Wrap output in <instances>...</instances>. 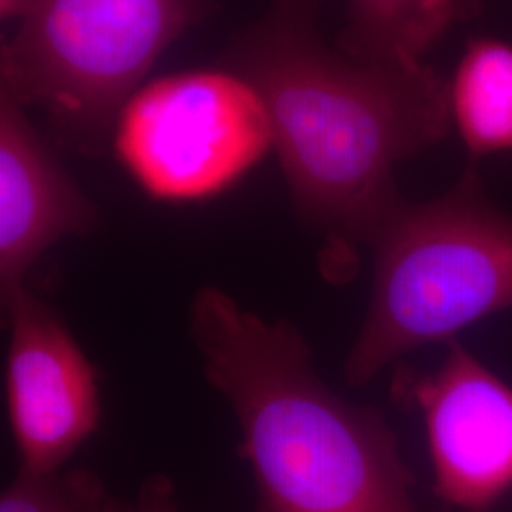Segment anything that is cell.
Here are the masks:
<instances>
[{
    "mask_svg": "<svg viewBox=\"0 0 512 512\" xmlns=\"http://www.w3.org/2000/svg\"><path fill=\"white\" fill-rule=\"evenodd\" d=\"M321 0H277L232 48L260 93L296 215L323 236V275L344 283L403 202L395 167L452 129L448 80L431 67L366 65L315 31Z\"/></svg>",
    "mask_w": 512,
    "mask_h": 512,
    "instance_id": "6da1fadb",
    "label": "cell"
},
{
    "mask_svg": "<svg viewBox=\"0 0 512 512\" xmlns=\"http://www.w3.org/2000/svg\"><path fill=\"white\" fill-rule=\"evenodd\" d=\"M188 332L207 384L238 421L253 512H418L384 416L321 380L293 321H268L205 285L190 300Z\"/></svg>",
    "mask_w": 512,
    "mask_h": 512,
    "instance_id": "7a4b0ae2",
    "label": "cell"
},
{
    "mask_svg": "<svg viewBox=\"0 0 512 512\" xmlns=\"http://www.w3.org/2000/svg\"><path fill=\"white\" fill-rule=\"evenodd\" d=\"M370 247V302L344 363L351 387L512 308V217L490 202L475 164L444 196L399 203Z\"/></svg>",
    "mask_w": 512,
    "mask_h": 512,
    "instance_id": "3957f363",
    "label": "cell"
},
{
    "mask_svg": "<svg viewBox=\"0 0 512 512\" xmlns=\"http://www.w3.org/2000/svg\"><path fill=\"white\" fill-rule=\"evenodd\" d=\"M205 0H37L2 46V92L44 110L57 137L97 154L143 78Z\"/></svg>",
    "mask_w": 512,
    "mask_h": 512,
    "instance_id": "277c9868",
    "label": "cell"
},
{
    "mask_svg": "<svg viewBox=\"0 0 512 512\" xmlns=\"http://www.w3.org/2000/svg\"><path fill=\"white\" fill-rule=\"evenodd\" d=\"M112 148L160 202H198L239 181L274 148L268 109L232 71L169 74L129 97Z\"/></svg>",
    "mask_w": 512,
    "mask_h": 512,
    "instance_id": "5b68a950",
    "label": "cell"
},
{
    "mask_svg": "<svg viewBox=\"0 0 512 512\" xmlns=\"http://www.w3.org/2000/svg\"><path fill=\"white\" fill-rule=\"evenodd\" d=\"M2 306L4 395L19 471L65 469L103 418L97 370L57 311L27 287Z\"/></svg>",
    "mask_w": 512,
    "mask_h": 512,
    "instance_id": "8992f818",
    "label": "cell"
},
{
    "mask_svg": "<svg viewBox=\"0 0 512 512\" xmlns=\"http://www.w3.org/2000/svg\"><path fill=\"white\" fill-rule=\"evenodd\" d=\"M395 399L425 421L435 492L465 511H486L512 486V387L456 340L433 374L401 370Z\"/></svg>",
    "mask_w": 512,
    "mask_h": 512,
    "instance_id": "52a82bcc",
    "label": "cell"
},
{
    "mask_svg": "<svg viewBox=\"0 0 512 512\" xmlns=\"http://www.w3.org/2000/svg\"><path fill=\"white\" fill-rule=\"evenodd\" d=\"M99 226L92 200L57 162L25 107L0 92V304L25 289L55 243Z\"/></svg>",
    "mask_w": 512,
    "mask_h": 512,
    "instance_id": "ba28073f",
    "label": "cell"
},
{
    "mask_svg": "<svg viewBox=\"0 0 512 512\" xmlns=\"http://www.w3.org/2000/svg\"><path fill=\"white\" fill-rule=\"evenodd\" d=\"M471 16L465 0H348L338 52L366 65L421 67L423 54Z\"/></svg>",
    "mask_w": 512,
    "mask_h": 512,
    "instance_id": "9c48e42d",
    "label": "cell"
},
{
    "mask_svg": "<svg viewBox=\"0 0 512 512\" xmlns=\"http://www.w3.org/2000/svg\"><path fill=\"white\" fill-rule=\"evenodd\" d=\"M448 103L473 164L499 154L512 158V44L471 38L448 80Z\"/></svg>",
    "mask_w": 512,
    "mask_h": 512,
    "instance_id": "30bf717a",
    "label": "cell"
},
{
    "mask_svg": "<svg viewBox=\"0 0 512 512\" xmlns=\"http://www.w3.org/2000/svg\"><path fill=\"white\" fill-rule=\"evenodd\" d=\"M107 494L101 476L90 469L18 471L2 490L0 512H93Z\"/></svg>",
    "mask_w": 512,
    "mask_h": 512,
    "instance_id": "8fae6325",
    "label": "cell"
},
{
    "mask_svg": "<svg viewBox=\"0 0 512 512\" xmlns=\"http://www.w3.org/2000/svg\"><path fill=\"white\" fill-rule=\"evenodd\" d=\"M93 512H179V505L171 478L150 475L133 499L107 494Z\"/></svg>",
    "mask_w": 512,
    "mask_h": 512,
    "instance_id": "7c38bea8",
    "label": "cell"
},
{
    "mask_svg": "<svg viewBox=\"0 0 512 512\" xmlns=\"http://www.w3.org/2000/svg\"><path fill=\"white\" fill-rule=\"evenodd\" d=\"M37 0H0V18L23 19L29 16Z\"/></svg>",
    "mask_w": 512,
    "mask_h": 512,
    "instance_id": "4fadbf2b",
    "label": "cell"
},
{
    "mask_svg": "<svg viewBox=\"0 0 512 512\" xmlns=\"http://www.w3.org/2000/svg\"><path fill=\"white\" fill-rule=\"evenodd\" d=\"M467 4H469V8L475 12V14H478V10H480V0H465Z\"/></svg>",
    "mask_w": 512,
    "mask_h": 512,
    "instance_id": "5bb4252c",
    "label": "cell"
}]
</instances>
